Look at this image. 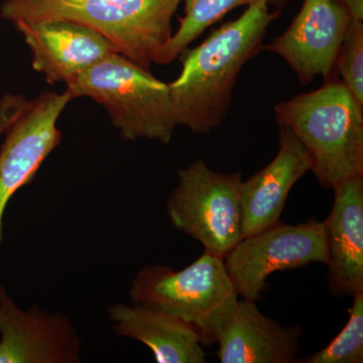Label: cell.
I'll list each match as a JSON object with an SVG mask.
<instances>
[{
  "label": "cell",
  "mask_w": 363,
  "mask_h": 363,
  "mask_svg": "<svg viewBox=\"0 0 363 363\" xmlns=\"http://www.w3.org/2000/svg\"><path fill=\"white\" fill-rule=\"evenodd\" d=\"M279 16L260 1L216 28L202 44L182 52L180 75L169 83L178 126L207 135L221 125L240 71L262 51L267 30Z\"/></svg>",
  "instance_id": "obj_1"
},
{
  "label": "cell",
  "mask_w": 363,
  "mask_h": 363,
  "mask_svg": "<svg viewBox=\"0 0 363 363\" xmlns=\"http://www.w3.org/2000/svg\"><path fill=\"white\" fill-rule=\"evenodd\" d=\"M182 0H6L0 18L16 23L64 20L96 30L118 54L150 71L159 64Z\"/></svg>",
  "instance_id": "obj_2"
},
{
  "label": "cell",
  "mask_w": 363,
  "mask_h": 363,
  "mask_svg": "<svg viewBox=\"0 0 363 363\" xmlns=\"http://www.w3.org/2000/svg\"><path fill=\"white\" fill-rule=\"evenodd\" d=\"M274 114L302 143L310 172L322 187L363 176V106L338 76L325 79L312 92L279 102Z\"/></svg>",
  "instance_id": "obj_3"
},
{
  "label": "cell",
  "mask_w": 363,
  "mask_h": 363,
  "mask_svg": "<svg viewBox=\"0 0 363 363\" xmlns=\"http://www.w3.org/2000/svg\"><path fill=\"white\" fill-rule=\"evenodd\" d=\"M75 99L101 105L124 140H157L168 145L178 128L169 83L118 52H112L71 80Z\"/></svg>",
  "instance_id": "obj_4"
},
{
  "label": "cell",
  "mask_w": 363,
  "mask_h": 363,
  "mask_svg": "<svg viewBox=\"0 0 363 363\" xmlns=\"http://www.w3.org/2000/svg\"><path fill=\"white\" fill-rule=\"evenodd\" d=\"M238 297L223 257L208 252L181 271L159 264L145 267L135 274L130 291L133 304L181 320L194 329L203 345L215 343Z\"/></svg>",
  "instance_id": "obj_5"
},
{
  "label": "cell",
  "mask_w": 363,
  "mask_h": 363,
  "mask_svg": "<svg viewBox=\"0 0 363 363\" xmlns=\"http://www.w3.org/2000/svg\"><path fill=\"white\" fill-rule=\"evenodd\" d=\"M178 178L167 201L172 225L224 259L242 240V175L215 172L199 159L179 169Z\"/></svg>",
  "instance_id": "obj_6"
},
{
  "label": "cell",
  "mask_w": 363,
  "mask_h": 363,
  "mask_svg": "<svg viewBox=\"0 0 363 363\" xmlns=\"http://www.w3.org/2000/svg\"><path fill=\"white\" fill-rule=\"evenodd\" d=\"M326 260L323 222L315 219L297 225L279 222L242 238L224 257L236 293L250 301L259 300L274 272Z\"/></svg>",
  "instance_id": "obj_7"
},
{
  "label": "cell",
  "mask_w": 363,
  "mask_h": 363,
  "mask_svg": "<svg viewBox=\"0 0 363 363\" xmlns=\"http://www.w3.org/2000/svg\"><path fill=\"white\" fill-rule=\"evenodd\" d=\"M75 99L70 90L40 93L26 99L7 126L0 149V245L4 240V212L13 196L30 183L62 140L57 123Z\"/></svg>",
  "instance_id": "obj_8"
},
{
  "label": "cell",
  "mask_w": 363,
  "mask_h": 363,
  "mask_svg": "<svg viewBox=\"0 0 363 363\" xmlns=\"http://www.w3.org/2000/svg\"><path fill=\"white\" fill-rule=\"evenodd\" d=\"M351 18L337 0H304L281 35L264 45L292 69L302 86L318 76L330 77Z\"/></svg>",
  "instance_id": "obj_9"
},
{
  "label": "cell",
  "mask_w": 363,
  "mask_h": 363,
  "mask_svg": "<svg viewBox=\"0 0 363 363\" xmlns=\"http://www.w3.org/2000/svg\"><path fill=\"white\" fill-rule=\"evenodd\" d=\"M81 348L68 317L21 309L0 286V363H77Z\"/></svg>",
  "instance_id": "obj_10"
},
{
  "label": "cell",
  "mask_w": 363,
  "mask_h": 363,
  "mask_svg": "<svg viewBox=\"0 0 363 363\" xmlns=\"http://www.w3.org/2000/svg\"><path fill=\"white\" fill-rule=\"evenodd\" d=\"M32 52L33 70L50 85L68 84L105 57L117 52L96 30L75 21L54 20L13 23Z\"/></svg>",
  "instance_id": "obj_11"
},
{
  "label": "cell",
  "mask_w": 363,
  "mask_h": 363,
  "mask_svg": "<svg viewBox=\"0 0 363 363\" xmlns=\"http://www.w3.org/2000/svg\"><path fill=\"white\" fill-rule=\"evenodd\" d=\"M333 207L323 222L328 289L335 297L363 292V176L332 187Z\"/></svg>",
  "instance_id": "obj_12"
},
{
  "label": "cell",
  "mask_w": 363,
  "mask_h": 363,
  "mask_svg": "<svg viewBox=\"0 0 363 363\" xmlns=\"http://www.w3.org/2000/svg\"><path fill=\"white\" fill-rule=\"evenodd\" d=\"M278 125L276 157L241 183L242 238L279 223L291 190L310 172L309 157L302 143L286 126Z\"/></svg>",
  "instance_id": "obj_13"
},
{
  "label": "cell",
  "mask_w": 363,
  "mask_h": 363,
  "mask_svg": "<svg viewBox=\"0 0 363 363\" xmlns=\"http://www.w3.org/2000/svg\"><path fill=\"white\" fill-rule=\"evenodd\" d=\"M302 329L286 327L262 314L255 301L238 300L219 327L215 343L221 363L298 362Z\"/></svg>",
  "instance_id": "obj_14"
},
{
  "label": "cell",
  "mask_w": 363,
  "mask_h": 363,
  "mask_svg": "<svg viewBox=\"0 0 363 363\" xmlns=\"http://www.w3.org/2000/svg\"><path fill=\"white\" fill-rule=\"evenodd\" d=\"M108 316L116 333L147 345L157 363L207 362L194 329L167 313L147 306L116 303L109 307Z\"/></svg>",
  "instance_id": "obj_15"
},
{
  "label": "cell",
  "mask_w": 363,
  "mask_h": 363,
  "mask_svg": "<svg viewBox=\"0 0 363 363\" xmlns=\"http://www.w3.org/2000/svg\"><path fill=\"white\" fill-rule=\"evenodd\" d=\"M267 1L274 11H283L292 0H182L184 16L162 50L157 65H169L181 56L196 39L227 13L240 6H252Z\"/></svg>",
  "instance_id": "obj_16"
},
{
  "label": "cell",
  "mask_w": 363,
  "mask_h": 363,
  "mask_svg": "<svg viewBox=\"0 0 363 363\" xmlns=\"http://www.w3.org/2000/svg\"><path fill=\"white\" fill-rule=\"evenodd\" d=\"M347 324L323 350L302 360L304 363L363 362V292L353 296Z\"/></svg>",
  "instance_id": "obj_17"
},
{
  "label": "cell",
  "mask_w": 363,
  "mask_h": 363,
  "mask_svg": "<svg viewBox=\"0 0 363 363\" xmlns=\"http://www.w3.org/2000/svg\"><path fill=\"white\" fill-rule=\"evenodd\" d=\"M340 80L363 106V21H350L336 59Z\"/></svg>",
  "instance_id": "obj_18"
},
{
  "label": "cell",
  "mask_w": 363,
  "mask_h": 363,
  "mask_svg": "<svg viewBox=\"0 0 363 363\" xmlns=\"http://www.w3.org/2000/svg\"><path fill=\"white\" fill-rule=\"evenodd\" d=\"M26 98L18 94H6L0 99V135L20 111Z\"/></svg>",
  "instance_id": "obj_19"
},
{
  "label": "cell",
  "mask_w": 363,
  "mask_h": 363,
  "mask_svg": "<svg viewBox=\"0 0 363 363\" xmlns=\"http://www.w3.org/2000/svg\"><path fill=\"white\" fill-rule=\"evenodd\" d=\"M352 21H363V0H337Z\"/></svg>",
  "instance_id": "obj_20"
}]
</instances>
